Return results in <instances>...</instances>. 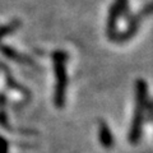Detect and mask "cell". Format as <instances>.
I'll return each mask as SVG.
<instances>
[{
    "instance_id": "1",
    "label": "cell",
    "mask_w": 153,
    "mask_h": 153,
    "mask_svg": "<svg viewBox=\"0 0 153 153\" xmlns=\"http://www.w3.org/2000/svg\"><path fill=\"white\" fill-rule=\"evenodd\" d=\"M135 111H134L133 123L129 133V140L131 144H137L142 134L143 119H144V110L147 102V83L143 79H138L135 83Z\"/></svg>"
},
{
    "instance_id": "2",
    "label": "cell",
    "mask_w": 153,
    "mask_h": 153,
    "mask_svg": "<svg viewBox=\"0 0 153 153\" xmlns=\"http://www.w3.org/2000/svg\"><path fill=\"white\" fill-rule=\"evenodd\" d=\"M52 59H54V69L56 78L54 102L56 107H63L65 103L66 84H68V76H66V59H68V56L64 51H55L52 55Z\"/></svg>"
},
{
    "instance_id": "3",
    "label": "cell",
    "mask_w": 153,
    "mask_h": 153,
    "mask_svg": "<svg viewBox=\"0 0 153 153\" xmlns=\"http://www.w3.org/2000/svg\"><path fill=\"white\" fill-rule=\"evenodd\" d=\"M120 17L116 5H111L110 7V12H108V18H107V36L110 40H115L116 37V26H117V19Z\"/></svg>"
},
{
    "instance_id": "4",
    "label": "cell",
    "mask_w": 153,
    "mask_h": 153,
    "mask_svg": "<svg viewBox=\"0 0 153 153\" xmlns=\"http://www.w3.org/2000/svg\"><path fill=\"white\" fill-rule=\"evenodd\" d=\"M100 142L105 148H111L114 146V137L103 121L100 123Z\"/></svg>"
},
{
    "instance_id": "5",
    "label": "cell",
    "mask_w": 153,
    "mask_h": 153,
    "mask_svg": "<svg viewBox=\"0 0 153 153\" xmlns=\"http://www.w3.org/2000/svg\"><path fill=\"white\" fill-rule=\"evenodd\" d=\"M0 50H1V52L5 56H8V57H10V59H13V60H16L17 63H26V64H32V61H30L27 59L26 56H23V55H19V54H17L16 51H14L13 49H9V47H7V46H1L0 47Z\"/></svg>"
},
{
    "instance_id": "6",
    "label": "cell",
    "mask_w": 153,
    "mask_h": 153,
    "mask_svg": "<svg viewBox=\"0 0 153 153\" xmlns=\"http://www.w3.org/2000/svg\"><path fill=\"white\" fill-rule=\"evenodd\" d=\"M19 26H21V22L17 21V19H16V21H13L12 23H8V25L3 26L1 28H0V41H1L5 36H8V35H10V33H13Z\"/></svg>"
},
{
    "instance_id": "7",
    "label": "cell",
    "mask_w": 153,
    "mask_h": 153,
    "mask_svg": "<svg viewBox=\"0 0 153 153\" xmlns=\"http://www.w3.org/2000/svg\"><path fill=\"white\" fill-rule=\"evenodd\" d=\"M115 5H116L120 16H126V13H128V0H115Z\"/></svg>"
},
{
    "instance_id": "8",
    "label": "cell",
    "mask_w": 153,
    "mask_h": 153,
    "mask_svg": "<svg viewBox=\"0 0 153 153\" xmlns=\"http://www.w3.org/2000/svg\"><path fill=\"white\" fill-rule=\"evenodd\" d=\"M0 153H8V143L3 137H0Z\"/></svg>"
}]
</instances>
